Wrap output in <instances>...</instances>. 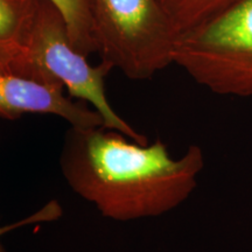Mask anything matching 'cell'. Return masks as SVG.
Here are the masks:
<instances>
[{"label":"cell","instance_id":"7a4b0ae2","mask_svg":"<svg viewBox=\"0 0 252 252\" xmlns=\"http://www.w3.org/2000/svg\"><path fill=\"white\" fill-rule=\"evenodd\" d=\"M112 69L103 60L98 65H91L88 56L75 47L67 21L56 5L40 0L26 46L11 74L63 87L71 98L90 104L103 117L104 126L147 144V138L125 122L106 97L105 77Z\"/></svg>","mask_w":252,"mask_h":252},{"label":"cell","instance_id":"3957f363","mask_svg":"<svg viewBox=\"0 0 252 252\" xmlns=\"http://www.w3.org/2000/svg\"><path fill=\"white\" fill-rule=\"evenodd\" d=\"M103 61L131 80H149L173 64L180 33L159 0H89Z\"/></svg>","mask_w":252,"mask_h":252},{"label":"cell","instance_id":"277c9868","mask_svg":"<svg viewBox=\"0 0 252 252\" xmlns=\"http://www.w3.org/2000/svg\"><path fill=\"white\" fill-rule=\"evenodd\" d=\"M173 63L213 93L252 97V0H231L182 33Z\"/></svg>","mask_w":252,"mask_h":252},{"label":"cell","instance_id":"6da1fadb","mask_svg":"<svg viewBox=\"0 0 252 252\" xmlns=\"http://www.w3.org/2000/svg\"><path fill=\"white\" fill-rule=\"evenodd\" d=\"M60 168L69 187L106 219L158 217L190 196L204 167L201 147L190 145L174 159L157 140L139 144L106 126L65 132Z\"/></svg>","mask_w":252,"mask_h":252},{"label":"cell","instance_id":"8992f818","mask_svg":"<svg viewBox=\"0 0 252 252\" xmlns=\"http://www.w3.org/2000/svg\"><path fill=\"white\" fill-rule=\"evenodd\" d=\"M40 0H0V74H11L23 54Z\"/></svg>","mask_w":252,"mask_h":252},{"label":"cell","instance_id":"ba28073f","mask_svg":"<svg viewBox=\"0 0 252 252\" xmlns=\"http://www.w3.org/2000/svg\"><path fill=\"white\" fill-rule=\"evenodd\" d=\"M180 35L228 5L231 0H159Z\"/></svg>","mask_w":252,"mask_h":252},{"label":"cell","instance_id":"9c48e42d","mask_svg":"<svg viewBox=\"0 0 252 252\" xmlns=\"http://www.w3.org/2000/svg\"><path fill=\"white\" fill-rule=\"evenodd\" d=\"M62 215V207L60 206L58 201L53 200L46 204L45 207L41 208L37 210L35 214L26 217V219L19 220V222L14 223V224L0 226V237L6 232L11 231V230L17 229L19 226H24L28 224H34V223H41V222H49V220H54L60 219ZM0 252H6L4 247H2L1 242H0Z\"/></svg>","mask_w":252,"mask_h":252},{"label":"cell","instance_id":"5b68a950","mask_svg":"<svg viewBox=\"0 0 252 252\" xmlns=\"http://www.w3.org/2000/svg\"><path fill=\"white\" fill-rule=\"evenodd\" d=\"M64 88L15 74H0V117L15 121L27 113L54 115L75 127L104 125L103 117L86 102H75Z\"/></svg>","mask_w":252,"mask_h":252},{"label":"cell","instance_id":"52a82bcc","mask_svg":"<svg viewBox=\"0 0 252 252\" xmlns=\"http://www.w3.org/2000/svg\"><path fill=\"white\" fill-rule=\"evenodd\" d=\"M67 21L69 34L76 48L89 56L96 53L89 0H50Z\"/></svg>","mask_w":252,"mask_h":252}]
</instances>
